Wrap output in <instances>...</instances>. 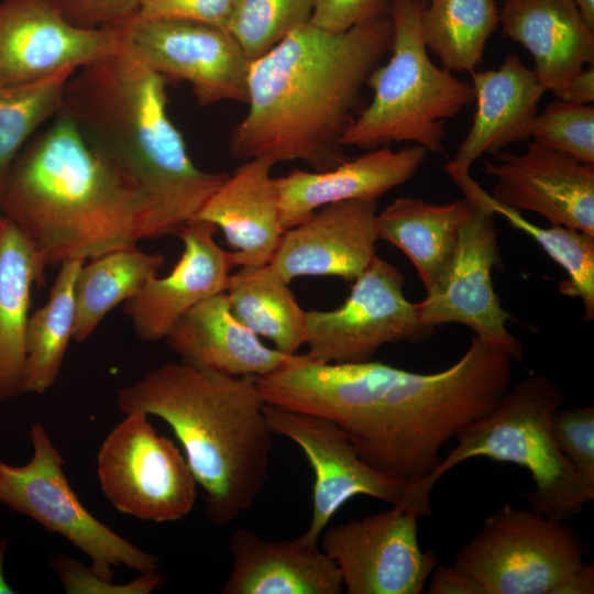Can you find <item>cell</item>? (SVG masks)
Segmentation results:
<instances>
[{"label":"cell","instance_id":"cell-1","mask_svg":"<svg viewBox=\"0 0 594 594\" xmlns=\"http://www.w3.org/2000/svg\"><path fill=\"white\" fill-rule=\"evenodd\" d=\"M513 362L474 337L454 364L430 374L296 354L255 378L266 404L333 421L365 463L406 487L433 472L448 440L502 402L512 387Z\"/></svg>","mask_w":594,"mask_h":594},{"label":"cell","instance_id":"cell-2","mask_svg":"<svg viewBox=\"0 0 594 594\" xmlns=\"http://www.w3.org/2000/svg\"><path fill=\"white\" fill-rule=\"evenodd\" d=\"M392 34L388 11L341 33L309 22L251 61L248 112L231 132V155L302 161L317 172L349 160L342 139Z\"/></svg>","mask_w":594,"mask_h":594},{"label":"cell","instance_id":"cell-3","mask_svg":"<svg viewBox=\"0 0 594 594\" xmlns=\"http://www.w3.org/2000/svg\"><path fill=\"white\" fill-rule=\"evenodd\" d=\"M166 80L121 50L77 69L59 110L139 193L145 240L176 235L229 175L194 164L167 112Z\"/></svg>","mask_w":594,"mask_h":594},{"label":"cell","instance_id":"cell-4","mask_svg":"<svg viewBox=\"0 0 594 594\" xmlns=\"http://www.w3.org/2000/svg\"><path fill=\"white\" fill-rule=\"evenodd\" d=\"M0 213L30 241L43 271L145 240L139 193L61 111L13 162Z\"/></svg>","mask_w":594,"mask_h":594},{"label":"cell","instance_id":"cell-5","mask_svg":"<svg viewBox=\"0 0 594 594\" xmlns=\"http://www.w3.org/2000/svg\"><path fill=\"white\" fill-rule=\"evenodd\" d=\"M117 403L123 414L141 410L170 427L210 522L230 524L252 507L268 476L274 436L254 376L166 363L120 388Z\"/></svg>","mask_w":594,"mask_h":594},{"label":"cell","instance_id":"cell-6","mask_svg":"<svg viewBox=\"0 0 594 594\" xmlns=\"http://www.w3.org/2000/svg\"><path fill=\"white\" fill-rule=\"evenodd\" d=\"M563 402V391L552 378L527 375L488 415L463 428L455 436L457 446L431 474L406 486L396 505L418 517L431 515L436 483L460 463L483 457L529 472L535 490L522 496L534 512L561 521L580 515L594 499V490L585 485L556 444L551 421Z\"/></svg>","mask_w":594,"mask_h":594},{"label":"cell","instance_id":"cell-7","mask_svg":"<svg viewBox=\"0 0 594 594\" xmlns=\"http://www.w3.org/2000/svg\"><path fill=\"white\" fill-rule=\"evenodd\" d=\"M426 2L389 0L391 56L367 78L373 97L346 130L344 147L373 150L410 142L440 152L446 121L474 102L472 85L429 57L420 29Z\"/></svg>","mask_w":594,"mask_h":594},{"label":"cell","instance_id":"cell-8","mask_svg":"<svg viewBox=\"0 0 594 594\" xmlns=\"http://www.w3.org/2000/svg\"><path fill=\"white\" fill-rule=\"evenodd\" d=\"M30 439L33 454L28 463L0 459V504L68 540L109 581H114V566L139 573L158 570L157 556L118 535L81 504L64 472L63 455L41 422L31 426Z\"/></svg>","mask_w":594,"mask_h":594},{"label":"cell","instance_id":"cell-9","mask_svg":"<svg viewBox=\"0 0 594 594\" xmlns=\"http://www.w3.org/2000/svg\"><path fill=\"white\" fill-rule=\"evenodd\" d=\"M583 557L580 537L564 521L507 503L484 519L452 565L484 594H553Z\"/></svg>","mask_w":594,"mask_h":594},{"label":"cell","instance_id":"cell-10","mask_svg":"<svg viewBox=\"0 0 594 594\" xmlns=\"http://www.w3.org/2000/svg\"><path fill=\"white\" fill-rule=\"evenodd\" d=\"M141 410L124 414L97 454L100 488L120 513L172 522L194 508L197 482L179 448L161 436Z\"/></svg>","mask_w":594,"mask_h":594},{"label":"cell","instance_id":"cell-11","mask_svg":"<svg viewBox=\"0 0 594 594\" xmlns=\"http://www.w3.org/2000/svg\"><path fill=\"white\" fill-rule=\"evenodd\" d=\"M405 280L396 266L376 255L353 280L340 307L306 311V358L326 363L365 362L385 344L430 339L436 329L421 321L417 305L405 297Z\"/></svg>","mask_w":594,"mask_h":594},{"label":"cell","instance_id":"cell-12","mask_svg":"<svg viewBox=\"0 0 594 594\" xmlns=\"http://www.w3.org/2000/svg\"><path fill=\"white\" fill-rule=\"evenodd\" d=\"M485 193L477 184L463 194L471 211L461 227L452 260L426 298L416 305L425 324L435 329L443 323L466 326L475 337L521 362L524 343L507 329L512 316L494 290L492 274L502 260L496 213L487 205Z\"/></svg>","mask_w":594,"mask_h":594},{"label":"cell","instance_id":"cell-13","mask_svg":"<svg viewBox=\"0 0 594 594\" xmlns=\"http://www.w3.org/2000/svg\"><path fill=\"white\" fill-rule=\"evenodd\" d=\"M119 30L122 51L166 79L190 84L199 105L248 102L250 61L227 29L194 20L135 15Z\"/></svg>","mask_w":594,"mask_h":594},{"label":"cell","instance_id":"cell-14","mask_svg":"<svg viewBox=\"0 0 594 594\" xmlns=\"http://www.w3.org/2000/svg\"><path fill=\"white\" fill-rule=\"evenodd\" d=\"M418 516L397 505L328 526L321 549L334 561L348 594H419L439 564L418 541Z\"/></svg>","mask_w":594,"mask_h":594},{"label":"cell","instance_id":"cell-15","mask_svg":"<svg viewBox=\"0 0 594 594\" xmlns=\"http://www.w3.org/2000/svg\"><path fill=\"white\" fill-rule=\"evenodd\" d=\"M121 51L118 29L69 23L53 0L0 2V87L40 81Z\"/></svg>","mask_w":594,"mask_h":594},{"label":"cell","instance_id":"cell-16","mask_svg":"<svg viewBox=\"0 0 594 594\" xmlns=\"http://www.w3.org/2000/svg\"><path fill=\"white\" fill-rule=\"evenodd\" d=\"M264 411L272 432L298 446L314 472L311 517L302 534L308 540L319 542L336 513L354 496L392 506L402 501L405 485L365 463L333 421L270 404Z\"/></svg>","mask_w":594,"mask_h":594},{"label":"cell","instance_id":"cell-17","mask_svg":"<svg viewBox=\"0 0 594 594\" xmlns=\"http://www.w3.org/2000/svg\"><path fill=\"white\" fill-rule=\"evenodd\" d=\"M495 156L482 166L496 179L494 201L594 235V164L535 140L520 154L502 151Z\"/></svg>","mask_w":594,"mask_h":594},{"label":"cell","instance_id":"cell-18","mask_svg":"<svg viewBox=\"0 0 594 594\" xmlns=\"http://www.w3.org/2000/svg\"><path fill=\"white\" fill-rule=\"evenodd\" d=\"M376 200L326 205L284 231L270 265L287 282L338 276L353 282L376 256Z\"/></svg>","mask_w":594,"mask_h":594},{"label":"cell","instance_id":"cell-19","mask_svg":"<svg viewBox=\"0 0 594 594\" xmlns=\"http://www.w3.org/2000/svg\"><path fill=\"white\" fill-rule=\"evenodd\" d=\"M217 227L191 220L177 237L184 244L172 272L153 277L124 301L123 311L135 336L145 342L165 339L177 320L198 302L227 289L232 253L217 244Z\"/></svg>","mask_w":594,"mask_h":594},{"label":"cell","instance_id":"cell-20","mask_svg":"<svg viewBox=\"0 0 594 594\" xmlns=\"http://www.w3.org/2000/svg\"><path fill=\"white\" fill-rule=\"evenodd\" d=\"M470 74L476 105L473 122L454 157L444 165L460 188L473 179L470 168L483 154L496 155L507 145L531 138L546 92L532 69L515 53L497 68Z\"/></svg>","mask_w":594,"mask_h":594},{"label":"cell","instance_id":"cell-21","mask_svg":"<svg viewBox=\"0 0 594 594\" xmlns=\"http://www.w3.org/2000/svg\"><path fill=\"white\" fill-rule=\"evenodd\" d=\"M427 153L416 144L398 151L382 146L329 170L293 169L275 178L283 230L296 227L326 205L353 199L377 200L408 182Z\"/></svg>","mask_w":594,"mask_h":594},{"label":"cell","instance_id":"cell-22","mask_svg":"<svg viewBox=\"0 0 594 594\" xmlns=\"http://www.w3.org/2000/svg\"><path fill=\"white\" fill-rule=\"evenodd\" d=\"M231 571L223 594H340L341 574L319 542L302 535L267 540L239 528L229 541Z\"/></svg>","mask_w":594,"mask_h":594},{"label":"cell","instance_id":"cell-23","mask_svg":"<svg viewBox=\"0 0 594 594\" xmlns=\"http://www.w3.org/2000/svg\"><path fill=\"white\" fill-rule=\"evenodd\" d=\"M267 157L244 161L216 189L193 220L221 229L234 250L235 266H262L271 262L284 230L278 194Z\"/></svg>","mask_w":594,"mask_h":594},{"label":"cell","instance_id":"cell-24","mask_svg":"<svg viewBox=\"0 0 594 594\" xmlns=\"http://www.w3.org/2000/svg\"><path fill=\"white\" fill-rule=\"evenodd\" d=\"M501 34L531 55L546 91L563 87L594 63V30L573 0H505Z\"/></svg>","mask_w":594,"mask_h":594},{"label":"cell","instance_id":"cell-25","mask_svg":"<svg viewBox=\"0 0 594 594\" xmlns=\"http://www.w3.org/2000/svg\"><path fill=\"white\" fill-rule=\"evenodd\" d=\"M165 339L182 361L233 376H264L284 367L296 355L263 344L233 316L226 292L190 308Z\"/></svg>","mask_w":594,"mask_h":594},{"label":"cell","instance_id":"cell-26","mask_svg":"<svg viewBox=\"0 0 594 594\" xmlns=\"http://www.w3.org/2000/svg\"><path fill=\"white\" fill-rule=\"evenodd\" d=\"M470 211V201L464 197L444 205L397 198L377 212L376 234L378 240L389 242L408 256L429 292L452 260Z\"/></svg>","mask_w":594,"mask_h":594},{"label":"cell","instance_id":"cell-27","mask_svg":"<svg viewBox=\"0 0 594 594\" xmlns=\"http://www.w3.org/2000/svg\"><path fill=\"white\" fill-rule=\"evenodd\" d=\"M0 228V405L23 394L31 290L44 279L35 251L8 218Z\"/></svg>","mask_w":594,"mask_h":594},{"label":"cell","instance_id":"cell-28","mask_svg":"<svg viewBox=\"0 0 594 594\" xmlns=\"http://www.w3.org/2000/svg\"><path fill=\"white\" fill-rule=\"evenodd\" d=\"M287 283L270 263L240 266L230 274L226 294L233 316L285 354L305 344L306 311Z\"/></svg>","mask_w":594,"mask_h":594},{"label":"cell","instance_id":"cell-29","mask_svg":"<svg viewBox=\"0 0 594 594\" xmlns=\"http://www.w3.org/2000/svg\"><path fill=\"white\" fill-rule=\"evenodd\" d=\"M164 261L162 254L146 253L133 244L84 263L75 282L73 340L85 342L110 310L156 277Z\"/></svg>","mask_w":594,"mask_h":594},{"label":"cell","instance_id":"cell-30","mask_svg":"<svg viewBox=\"0 0 594 594\" xmlns=\"http://www.w3.org/2000/svg\"><path fill=\"white\" fill-rule=\"evenodd\" d=\"M86 260L62 263L47 302L30 315L25 337L22 392L43 395L56 382L73 339L75 282Z\"/></svg>","mask_w":594,"mask_h":594},{"label":"cell","instance_id":"cell-31","mask_svg":"<svg viewBox=\"0 0 594 594\" xmlns=\"http://www.w3.org/2000/svg\"><path fill=\"white\" fill-rule=\"evenodd\" d=\"M498 24L496 0H428L420 16L428 52L451 72H474Z\"/></svg>","mask_w":594,"mask_h":594},{"label":"cell","instance_id":"cell-32","mask_svg":"<svg viewBox=\"0 0 594 594\" xmlns=\"http://www.w3.org/2000/svg\"><path fill=\"white\" fill-rule=\"evenodd\" d=\"M74 69L50 78L0 87V199L10 168L31 134L62 108Z\"/></svg>","mask_w":594,"mask_h":594},{"label":"cell","instance_id":"cell-33","mask_svg":"<svg viewBox=\"0 0 594 594\" xmlns=\"http://www.w3.org/2000/svg\"><path fill=\"white\" fill-rule=\"evenodd\" d=\"M484 198L496 215L531 237L566 272L568 277L559 283V290L579 298L583 305L582 319L593 320L594 235L561 226L539 227L524 218L520 211L497 204L490 194L485 193Z\"/></svg>","mask_w":594,"mask_h":594},{"label":"cell","instance_id":"cell-34","mask_svg":"<svg viewBox=\"0 0 594 594\" xmlns=\"http://www.w3.org/2000/svg\"><path fill=\"white\" fill-rule=\"evenodd\" d=\"M314 0H235L226 29L251 62L310 22Z\"/></svg>","mask_w":594,"mask_h":594},{"label":"cell","instance_id":"cell-35","mask_svg":"<svg viewBox=\"0 0 594 594\" xmlns=\"http://www.w3.org/2000/svg\"><path fill=\"white\" fill-rule=\"evenodd\" d=\"M532 140L594 164V107L556 99L538 112Z\"/></svg>","mask_w":594,"mask_h":594},{"label":"cell","instance_id":"cell-36","mask_svg":"<svg viewBox=\"0 0 594 594\" xmlns=\"http://www.w3.org/2000/svg\"><path fill=\"white\" fill-rule=\"evenodd\" d=\"M551 429L559 451L585 485L594 490V407L559 408Z\"/></svg>","mask_w":594,"mask_h":594},{"label":"cell","instance_id":"cell-37","mask_svg":"<svg viewBox=\"0 0 594 594\" xmlns=\"http://www.w3.org/2000/svg\"><path fill=\"white\" fill-rule=\"evenodd\" d=\"M51 565L67 594H151L165 583L158 571L139 573L127 583L118 584L98 575L90 565L64 554H55Z\"/></svg>","mask_w":594,"mask_h":594},{"label":"cell","instance_id":"cell-38","mask_svg":"<svg viewBox=\"0 0 594 594\" xmlns=\"http://www.w3.org/2000/svg\"><path fill=\"white\" fill-rule=\"evenodd\" d=\"M144 0H53L63 16L82 29H118L132 20Z\"/></svg>","mask_w":594,"mask_h":594},{"label":"cell","instance_id":"cell-39","mask_svg":"<svg viewBox=\"0 0 594 594\" xmlns=\"http://www.w3.org/2000/svg\"><path fill=\"white\" fill-rule=\"evenodd\" d=\"M389 0H314L310 23L341 33L388 11Z\"/></svg>","mask_w":594,"mask_h":594},{"label":"cell","instance_id":"cell-40","mask_svg":"<svg viewBox=\"0 0 594 594\" xmlns=\"http://www.w3.org/2000/svg\"><path fill=\"white\" fill-rule=\"evenodd\" d=\"M235 0H144L138 16L194 20L226 29Z\"/></svg>","mask_w":594,"mask_h":594},{"label":"cell","instance_id":"cell-41","mask_svg":"<svg viewBox=\"0 0 594 594\" xmlns=\"http://www.w3.org/2000/svg\"><path fill=\"white\" fill-rule=\"evenodd\" d=\"M429 594H484L482 587L453 565H437L431 573Z\"/></svg>","mask_w":594,"mask_h":594},{"label":"cell","instance_id":"cell-42","mask_svg":"<svg viewBox=\"0 0 594 594\" xmlns=\"http://www.w3.org/2000/svg\"><path fill=\"white\" fill-rule=\"evenodd\" d=\"M556 99L575 103L592 105L594 102V66L582 69L563 87L551 91Z\"/></svg>","mask_w":594,"mask_h":594},{"label":"cell","instance_id":"cell-43","mask_svg":"<svg viewBox=\"0 0 594 594\" xmlns=\"http://www.w3.org/2000/svg\"><path fill=\"white\" fill-rule=\"evenodd\" d=\"M594 593V566L585 563L566 580H564L553 594H593Z\"/></svg>","mask_w":594,"mask_h":594},{"label":"cell","instance_id":"cell-44","mask_svg":"<svg viewBox=\"0 0 594 594\" xmlns=\"http://www.w3.org/2000/svg\"><path fill=\"white\" fill-rule=\"evenodd\" d=\"M11 539L0 538V594H14L15 591L8 583L4 575V558Z\"/></svg>","mask_w":594,"mask_h":594},{"label":"cell","instance_id":"cell-45","mask_svg":"<svg viewBox=\"0 0 594 594\" xmlns=\"http://www.w3.org/2000/svg\"><path fill=\"white\" fill-rule=\"evenodd\" d=\"M591 29L594 30V0H573Z\"/></svg>","mask_w":594,"mask_h":594},{"label":"cell","instance_id":"cell-46","mask_svg":"<svg viewBox=\"0 0 594 594\" xmlns=\"http://www.w3.org/2000/svg\"><path fill=\"white\" fill-rule=\"evenodd\" d=\"M2 215L0 213V228H1V223H2Z\"/></svg>","mask_w":594,"mask_h":594},{"label":"cell","instance_id":"cell-47","mask_svg":"<svg viewBox=\"0 0 594 594\" xmlns=\"http://www.w3.org/2000/svg\"><path fill=\"white\" fill-rule=\"evenodd\" d=\"M424 1H428V0H424Z\"/></svg>","mask_w":594,"mask_h":594}]
</instances>
